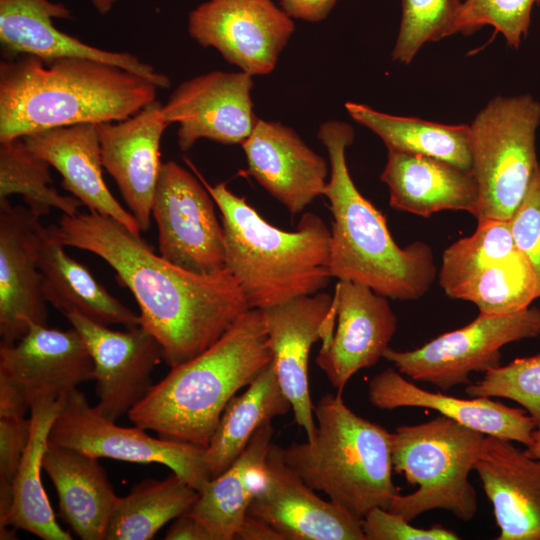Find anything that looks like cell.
<instances>
[{"mask_svg": "<svg viewBox=\"0 0 540 540\" xmlns=\"http://www.w3.org/2000/svg\"><path fill=\"white\" fill-rule=\"evenodd\" d=\"M45 232L64 247L99 256L114 269L139 306L140 325L159 341L170 368L205 351L250 309L226 268L209 275L184 270L110 217L62 214Z\"/></svg>", "mask_w": 540, "mask_h": 540, "instance_id": "obj_1", "label": "cell"}, {"mask_svg": "<svg viewBox=\"0 0 540 540\" xmlns=\"http://www.w3.org/2000/svg\"><path fill=\"white\" fill-rule=\"evenodd\" d=\"M157 86L86 58L31 55L0 63V142L48 129L125 120L156 100Z\"/></svg>", "mask_w": 540, "mask_h": 540, "instance_id": "obj_2", "label": "cell"}, {"mask_svg": "<svg viewBox=\"0 0 540 540\" xmlns=\"http://www.w3.org/2000/svg\"><path fill=\"white\" fill-rule=\"evenodd\" d=\"M272 359L263 311L250 308L213 345L172 367L127 416L161 438L206 448L226 405Z\"/></svg>", "mask_w": 540, "mask_h": 540, "instance_id": "obj_3", "label": "cell"}, {"mask_svg": "<svg viewBox=\"0 0 540 540\" xmlns=\"http://www.w3.org/2000/svg\"><path fill=\"white\" fill-rule=\"evenodd\" d=\"M330 177L324 190L332 214L330 272L332 278L370 287L387 298L414 301L434 282L437 269L432 248L421 241L400 247L385 216L355 186L346 163L354 130L346 122L320 125Z\"/></svg>", "mask_w": 540, "mask_h": 540, "instance_id": "obj_4", "label": "cell"}, {"mask_svg": "<svg viewBox=\"0 0 540 540\" xmlns=\"http://www.w3.org/2000/svg\"><path fill=\"white\" fill-rule=\"evenodd\" d=\"M185 161L221 212L225 268L239 283L250 308L264 310L327 287L332 278L331 231L318 215L306 212L296 231L281 230L226 182L211 186Z\"/></svg>", "mask_w": 540, "mask_h": 540, "instance_id": "obj_5", "label": "cell"}, {"mask_svg": "<svg viewBox=\"0 0 540 540\" xmlns=\"http://www.w3.org/2000/svg\"><path fill=\"white\" fill-rule=\"evenodd\" d=\"M314 416L312 440L281 447L286 464L361 520L375 507L388 509L399 493L392 480L391 433L354 413L339 392L323 395Z\"/></svg>", "mask_w": 540, "mask_h": 540, "instance_id": "obj_6", "label": "cell"}, {"mask_svg": "<svg viewBox=\"0 0 540 540\" xmlns=\"http://www.w3.org/2000/svg\"><path fill=\"white\" fill-rule=\"evenodd\" d=\"M486 435L448 417L402 425L391 433L393 470L418 488L396 494L389 511L411 522L434 509L471 521L478 510L477 494L469 481Z\"/></svg>", "mask_w": 540, "mask_h": 540, "instance_id": "obj_7", "label": "cell"}, {"mask_svg": "<svg viewBox=\"0 0 540 540\" xmlns=\"http://www.w3.org/2000/svg\"><path fill=\"white\" fill-rule=\"evenodd\" d=\"M539 124L540 102L523 94L491 99L469 125L477 222L509 221L521 203L539 165Z\"/></svg>", "mask_w": 540, "mask_h": 540, "instance_id": "obj_8", "label": "cell"}, {"mask_svg": "<svg viewBox=\"0 0 540 540\" xmlns=\"http://www.w3.org/2000/svg\"><path fill=\"white\" fill-rule=\"evenodd\" d=\"M439 284L453 299L471 302L483 314H510L540 297L536 275L514 244L509 221L477 222L475 232L442 255Z\"/></svg>", "mask_w": 540, "mask_h": 540, "instance_id": "obj_9", "label": "cell"}, {"mask_svg": "<svg viewBox=\"0 0 540 540\" xmlns=\"http://www.w3.org/2000/svg\"><path fill=\"white\" fill-rule=\"evenodd\" d=\"M540 336V308L510 314H483L469 324L444 333L422 347L398 351L388 347L383 358L414 381L443 391L471 383L472 372L500 366V349L515 341Z\"/></svg>", "mask_w": 540, "mask_h": 540, "instance_id": "obj_10", "label": "cell"}, {"mask_svg": "<svg viewBox=\"0 0 540 540\" xmlns=\"http://www.w3.org/2000/svg\"><path fill=\"white\" fill-rule=\"evenodd\" d=\"M91 407L77 388L63 396L48 442L94 458L132 463H159L200 492L211 480L204 462L205 448L155 438L139 427H122Z\"/></svg>", "mask_w": 540, "mask_h": 540, "instance_id": "obj_11", "label": "cell"}, {"mask_svg": "<svg viewBox=\"0 0 540 540\" xmlns=\"http://www.w3.org/2000/svg\"><path fill=\"white\" fill-rule=\"evenodd\" d=\"M214 204L189 171L174 161L162 163L151 207L160 256L197 274L225 269L223 228Z\"/></svg>", "mask_w": 540, "mask_h": 540, "instance_id": "obj_12", "label": "cell"}, {"mask_svg": "<svg viewBox=\"0 0 540 540\" xmlns=\"http://www.w3.org/2000/svg\"><path fill=\"white\" fill-rule=\"evenodd\" d=\"M292 19L273 0H208L189 13L188 32L241 71L266 75L294 32Z\"/></svg>", "mask_w": 540, "mask_h": 540, "instance_id": "obj_13", "label": "cell"}, {"mask_svg": "<svg viewBox=\"0 0 540 540\" xmlns=\"http://www.w3.org/2000/svg\"><path fill=\"white\" fill-rule=\"evenodd\" d=\"M86 343L94 363L98 412L116 421L152 387L151 374L163 360L159 341L141 325L115 331L70 311L64 314Z\"/></svg>", "mask_w": 540, "mask_h": 540, "instance_id": "obj_14", "label": "cell"}, {"mask_svg": "<svg viewBox=\"0 0 540 540\" xmlns=\"http://www.w3.org/2000/svg\"><path fill=\"white\" fill-rule=\"evenodd\" d=\"M252 87V76L243 71H213L180 84L161 108L168 124L178 123L180 150L191 149L201 138L242 144L258 120Z\"/></svg>", "mask_w": 540, "mask_h": 540, "instance_id": "obj_15", "label": "cell"}, {"mask_svg": "<svg viewBox=\"0 0 540 540\" xmlns=\"http://www.w3.org/2000/svg\"><path fill=\"white\" fill-rule=\"evenodd\" d=\"M271 444L265 479L247 514L274 527L284 540H366L362 520L330 500L319 497Z\"/></svg>", "mask_w": 540, "mask_h": 540, "instance_id": "obj_16", "label": "cell"}, {"mask_svg": "<svg viewBox=\"0 0 540 540\" xmlns=\"http://www.w3.org/2000/svg\"><path fill=\"white\" fill-rule=\"evenodd\" d=\"M94 363L75 328L59 330L33 325L12 345L0 344V380L31 406L58 399L93 379Z\"/></svg>", "mask_w": 540, "mask_h": 540, "instance_id": "obj_17", "label": "cell"}, {"mask_svg": "<svg viewBox=\"0 0 540 540\" xmlns=\"http://www.w3.org/2000/svg\"><path fill=\"white\" fill-rule=\"evenodd\" d=\"M27 206L0 199V337L20 340L33 325H46V299L38 266L43 226Z\"/></svg>", "mask_w": 540, "mask_h": 540, "instance_id": "obj_18", "label": "cell"}, {"mask_svg": "<svg viewBox=\"0 0 540 540\" xmlns=\"http://www.w3.org/2000/svg\"><path fill=\"white\" fill-rule=\"evenodd\" d=\"M333 298L336 330L321 345L315 363L342 393L355 373L383 358L397 329V318L387 297L360 283L338 280Z\"/></svg>", "mask_w": 540, "mask_h": 540, "instance_id": "obj_19", "label": "cell"}, {"mask_svg": "<svg viewBox=\"0 0 540 540\" xmlns=\"http://www.w3.org/2000/svg\"><path fill=\"white\" fill-rule=\"evenodd\" d=\"M53 18H71V12L49 0H0V42L6 58L31 55L45 63L65 57L86 58L135 73L158 88L169 87L166 75L133 54L88 45L56 28Z\"/></svg>", "mask_w": 540, "mask_h": 540, "instance_id": "obj_20", "label": "cell"}, {"mask_svg": "<svg viewBox=\"0 0 540 540\" xmlns=\"http://www.w3.org/2000/svg\"><path fill=\"white\" fill-rule=\"evenodd\" d=\"M155 100L133 116L96 124L103 167L115 180L141 231L150 227L158 181L160 141L169 125Z\"/></svg>", "mask_w": 540, "mask_h": 540, "instance_id": "obj_21", "label": "cell"}, {"mask_svg": "<svg viewBox=\"0 0 540 540\" xmlns=\"http://www.w3.org/2000/svg\"><path fill=\"white\" fill-rule=\"evenodd\" d=\"M332 300L333 296L320 291L262 310L273 367L307 440H312L316 432L308 378L310 351L322 338Z\"/></svg>", "mask_w": 540, "mask_h": 540, "instance_id": "obj_22", "label": "cell"}, {"mask_svg": "<svg viewBox=\"0 0 540 540\" xmlns=\"http://www.w3.org/2000/svg\"><path fill=\"white\" fill-rule=\"evenodd\" d=\"M241 145L248 163L247 173L292 216L324 195L328 164L290 127L258 118Z\"/></svg>", "mask_w": 540, "mask_h": 540, "instance_id": "obj_23", "label": "cell"}, {"mask_svg": "<svg viewBox=\"0 0 540 540\" xmlns=\"http://www.w3.org/2000/svg\"><path fill=\"white\" fill-rule=\"evenodd\" d=\"M491 502L497 540H540V459L486 435L475 465Z\"/></svg>", "mask_w": 540, "mask_h": 540, "instance_id": "obj_24", "label": "cell"}, {"mask_svg": "<svg viewBox=\"0 0 540 540\" xmlns=\"http://www.w3.org/2000/svg\"><path fill=\"white\" fill-rule=\"evenodd\" d=\"M368 399L376 408L393 410L403 407L437 411L484 435L528 446L536 425L521 408H512L489 397L457 398L431 392L409 382L394 368H387L371 378Z\"/></svg>", "mask_w": 540, "mask_h": 540, "instance_id": "obj_25", "label": "cell"}, {"mask_svg": "<svg viewBox=\"0 0 540 540\" xmlns=\"http://www.w3.org/2000/svg\"><path fill=\"white\" fill-rule=\"evenodd\" d=\"M23 138L34 153L59 172L61 186L89 212L110 217L141 238L137 220L116 200L103 179L96 124L53 128Z\"/></svg>", "mask_w": 540, "mask_h": 540, "instance_id": "obj_26", "label": "cell"}, {"mask_svg": "<svg viewBox=\"0 0 540 540\" xmlns=\"http://www.w3.org/2000/svg\"><path fill=\"white\" fill-rule=\"evenodd\" d=\"M380 179L396 210L421 217L445 210L466 211L474 217L477 213L479 192L472 171L446 161L388 149Z\"/></svg>", "mask_w": 540, "mask_h": 540, "instance_id": "obj_27", "label": "cell"}, {"mask_svg": "<svg viewBox=\"0 0 540 540\" xmlns=\"http://www.w3.org/2000/svg\"><path fill=\"white\" fill-rule=\"evenodd\" d=\"M42 468L57 492L63 521L82 540H105L119 496L98 459L48 442Z\"/></svg>", "mask_w": 540, "mask_h": 540, "instance_id": "obj_28", "label": "cell"}, {"mask_svg": "<svg viewBox=\"0 0 540 540\" xmlns=\"http://www.w3.org/2000/svg\"><path fill=\"white\" fill-rule=\"evenodd\" d=\"M274 429L265 423L234 463L208 481L188 512L210 532L213 540H233L250 503L265 479V461Z\"/></svg>", "mask_w": 540, "mask_h": 540, "instance_id": "obj_29", "label": "cell"}, {"mask_svg": "<svg viewBox=\"0 0 540 540\" xmlns=\"http://www.w3.org/2000/svg\"><path fill=\"white\" fill-rule=\"evenodd\" d=\"M42 291L47 302L61 313L76 311L97 323L132 328L140 317L113 297L89 269L71 258L64 246L42 228L38 247Z\"/></svg>", "mask_w": 540, "mask_h": 540, "instance_id": "obj_30", "label": "cell"}, {"mask_svg": "<svg viewBox=\"0 0 540 540\" xmlns=\"http://www.w3.org/2000/svg\"><path fill=\"white\" fill-rule=\"evenodd\" d=\"M62 401L63 396L43 399L31 406L29 441L14 479L11 505L0 517V528L21 529L43 540L72 539L70 533L57 523L41 482L42 458Z\"/></svg>", "mask_w": 540, "mask_h": 540, "instance_id": "obj_31", "label": "cell"}, {"mask_svg": "<svg viewBox=\"0 0 540 540\" xmlns=\"http://www.w3.org/2000/svg\"><path fill=\"white\" fill-rule=\"evenodd\" d=\"M291 409L271 362L243 393L226 405L204 452L211 479L234 463L261 426Z\"/></svg>", "mask_w": 540, "mask_h": 540, "instance_id": "obj_32", "label": "cell"}, {"mask_svg": "<svg viewBox=\"0 0 540 540\" xmlns=\"http://www.w3.org/2000/svg\"><path fill=\"white\" fill-rule=\"evenodd\" d=\"M345 108L352 119L379 136L387 149L437 158L472 171L467 124L446 125L394 116L354 102H347Z\"/></svg>", "mask_w": 540, "mask_h": 540, "instance_id": "obj_33", "label": "cell"}, {"mask_svg": "<svg viewBox=\"0 0 540 540\" xmlns=\"http://www.w3.org/2000/svg\"><path fill=\"white\" fill-rule=\"evenodd\" d=\"M198 497L199 492L174 472L161 480L145 479L118 497L105 540H150L166 523L187 512Z\"/></svg>", "mask_w": 540, "mask_h": 540, "instance_id": "obj_34", "label": "cell"}, {"mask_svg": "<svg viewBox=\"0 0 540 540\" xmlns=\"http://www.w3.org/2000/svg\"><path fill=\"white\" fill-rule=\"evenodd\" d=\"M50 166L28 147L24 138L0 142V199L19 194L39 217L48 215L51 208L76 215L83 204L76 197L61 195L50 186Z\"/></svg>", "mask_w": 540, "mask_h": 540, "instance_id": "obj_35", "label": "cell"}, {"mask_svg": "<svg viewBox=\"0 0 540 540\" xmlns=\"http://www.w3.org/2000/svg\"><path fill=\"white\" fill-rule=\"evenodd\" d=\"M402 17L392 59L412 62L428 42L453 35L461 0H401Z\"/></svg>", "mask_w": 540, "mask_h": 540, "instance_id": "obj_36", "label": "cell"}, {"mask_svg": "<svg viewBox=\"0 0 540 540\" xmlns=\"http://www.w3.org/2000/svg\"><path fill=\"white\" fill-rule=\"evenodd\" d=\"M470 397H498L520 404L540 429V354L516 358L492 368L484 377L466 385Z\"/></svg>", "mask_w": 540, "mask_h": 540, "instance_id": "obj_37", "label": "cell"}, {"mask_svg": "<svg viewBox=\"0 0 540 540\" xmlns=\"http://www.w3.org/2000/svg\"><path fill=\"white\" fill-rule=\"evenodd\" d=\"M537 3L540 0H464L453 34L470 35L489 25L510 47L518 48L528 35L532 8Z\"/></svg>", "mask_w": 540, "mask_h": 540, "instance_id": "obj_38", "label": "cell"}, {"mask_svg": "<svg viewBox=\"0 0 540 540\" xmlns=\"http://www.w3.org/2000/svg\"><path fill=\"white\" fill-rule=\"evenodd\" d=\"M509 224L517 250L524 255L536 275L540 295V164Z\"/></svg>", "mask_w": 540, "mask_h": 540, "instance_id": "obj_39", "label": "cell"}, {"mask_svg": "<svg viewBox=\"0 0 540 540\" xmlns=\"http://www.w3.org/2000/svg\"><path fill=\"white\" fill-rule=\"evenodd\" d=\"M30 417H0V517L8 511L13 483L29 441Z\"/></svg>", "mask_w": 540, "mask_h": 540, "instance_id": "obj_40", "label": "cell"}, {"mask_svg": "<svg viewBox=\"0 0 540 540\" xmlns=\"http://www.w3.org/2000/svg\"><path fill=\"white\" fill-rule=\"evenodd\" d=\"M366 540H458L459 535L439 524L428 528L411 525L402 515L381 507L362 518Z\"/></svg>", "mask_w": 540, "mask_h": 540, "instance_id": "obj_41", "label": "cell"}, {"mask_svg": "<svg viewBox=\"0 0 540 540\" xmlns=\"http://www.w3.org/2000/svg\"><path fill=\"white\" fill-rule=\"evenodd\" d=\"M292 18L318 22L327 17L337 0H276Z\"/></svg>", "mask_w": 540, "mask_h": 540, "instance_id": "obj_42", "label": "cell"}, {"mask_svg": "<svg viewBox=\"0 0 540 540\" xmlns=\"http://www.w3.org/2000/svg\"><path fill=\"white\" fill-rule=\"evenodd\" d=\"M166 540H213L207 528L188 511L174 519Z\"/></svg>", "mask_w": 540, "mask_h": 540, "instance_id": "obj_43", "label": "cell"}, {"mask_svg": "<svg viewBox=\"0 0 540 540\" xmlns=\"http://www.w3.org/2000/svg\"><path fill=\"white\" fill-rule=\"evenodd\" d=\"M237 540H284L283 536L266 521L246 514L239 527Z\"/></svg>", "mask_w": 540, "mask_h": 540, "instance_id": "obj_44", "label": "cell"}, {"mask_svg": "<svg viewBox=\"0 0 540 540\" xmlns=\"http://www.w3.org/2000/svg\"><path fill=\"white\" fill-rule=\"evenodd\" d=\"M524 452L532 458L540 459V429L536 428L532 432V441L526 446Z\"/></svg>", "mask_w": 540, "mask_h": 540, "instance_id": "obj_45", "label": "cell"}, {"mask_svg": "<svg viewBox=\"0 0 540 540\" xmlns=\"http://www.w3.org/2000/svg\"><path fill=\"white\" fill-rule=\"evenodd\" d=\"M117 0H91L94 7L101 14L108 13Z\"/></svg>", "mask_w": 540, "mask_h": 540, "instance_id": "obj_46", "label": "cell"}]
</instances>
